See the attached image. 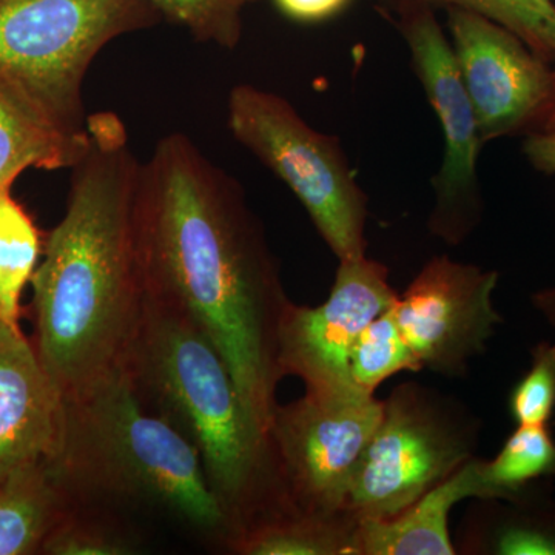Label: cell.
<instances>
[{
	"label": "cell",
	"mask_w": 555,
	"mask_h": 555,
	"mask_svg": "<svg viewBox=\"0 0 555 555\" xmlns=\"http://www.w3.org/2000/svg\"><path fill=\"white\" fill-rule=\"evenodd\" d=\"M134 238L145 297L178 310L228 364L248 418L270 441L278 328L288 299L246 193L184 133L141 163Z\"/></svg>",
	"instance_id": "cell-1"
},
{
	"label": "cell",
	"mask_w": 555,
	"mask_h": 555,
	"mask_svg": "<svg viewBox=\"0 0 555 555\" xmlns=\"http://www.w3.org/2000/svg\"><path fill=\"white\" fill-rule=\"evenodd\" d=\"M87 130L67 210L31 280L38 353L64 403L130 367L144 310L133 218L141 163L116 113L89 115Z\"/></svg>",
	"instance_id": "cell-2"
},
{
	"label": "cell",
	"mask_w": 555,
	"mask_h": 555,
	"mask_svg": "<svg viewBox=\"0 0 555 555\" xmlns=\"http://www.w3.org/2000/svg\"><path fill=\"white\" fill-rule=\"evenodd\" d=\"M131 363L189 427L208 483L225 509L247 503L270 441L248 418L217 347L189 318L144 295Z\"/></svg>",
	"instance_id": "cell-3"
},
{
	"label": "cell",
	"mask_w": 555,
	"mask_h": 555,
	"mask_svg": "<svg viewBox=\"0 0 555 555\" xmlns=\"http://www.w3.org/2000/svg\"><path fill=\"white\" fill-rule=\"evenodd\" d=\"M65 438H75L80 454L113 483L158 500L190 524L218 529L228 520L198 448L142 409L130 367L65 403Z\"/></svg>",
	"instance_id": "cell-4"
},
{
	"label": "cell",
	"mask_w": 555,
	"mask_h": 555,
	"mask_svg": "<svg viewBox=\"0 0 555 555\" xmlns=\"http://www.w3.org/2000/svg\"><path fill=\"white\" fill-rule=\"evenodd\" d=\"M163 20L150 0H0V80L87 133L83 82L108 43Z\"/></svg>",
	"instance_id": "cell-5"
},
{
	"label": "cell",
	"mask_w": 555,
	"mask_h": 555,
	"mask_svg": "<svg viewBox=\"0 0 555 555\" xmlns=\"http://www.w3.org/2000/svg\"><path fill=\"white\" fill-rule=\"evenodd\" d=\"M228 127L294 192L338 261L366 255L367 196L337 137L310 127L280 94L250 83L230 90Z\"/></svg>",
	"instance_id": "cell-6"
},
{
	"label": "cell",
	"mask_w": 555,
	"mask_h": 555,
	"mask_svg": "<svg viewBox=\"0 0 555 555\" xmlns=\"http://www.w3.org/2000/svg\"><path fill=\"white\" fill-rule=\"evenodd\" d=\"M470 459L469 437L422 387H397L350 483L346 513L357 520L406 509Z\"/></svg>",
	"instance_id": "cell-7"
},
{
	"label": "cell",
	"mask_w": 555,
	"mask_h": 555,
	"mask_svg": "<svg viewBox=\"0 0 555 555\" xmlns=\"http://www.w3.org/2000/svg\"><path fill=\"white\" fill-rule=\"evenodd\" d=\"M382 415L383 401L356 386L308 389L294 403L276 408L270 443L305 514H347L353 473Z\"/></svg>",
	"instance_id": "cell-8"
},
{
	"label": "cell",
	"mask_w": 555,
	"mask_h": 555,
	"mask_svg": "<svg viewBox=\"0 0 555 555\" xmlns=\"http://www.w3.org/2000/svg\"><path fill=\"white\" fill-rule=\"evenodd\" d=\"M392 22L411 51L412 68L443 131V160L433 178L436 204L429 230L455 246L477 228L483 210L477 173L483 142L476 113L437 13L416 11Z\"/></svg>",
	"instance_id": "cell-9"
},
{
	"label": "cell",
	"mask_w": 555,
	"mask_h": 555,
	"mask_svg": "<svg viewBox=\"0 0 555 555\" xmlns=\"http://www.w3.org/2000/svg\"><path fill=\"white\" fill-rule=\"evenodd\" d=\"M460 75L476 113L481 142L542 129L555 108L554 69L496 22L448 10Z\"/></svg>",
	"instance_id": "cell-10"
},
{
	"label": "cell",
	"mask_w": 555,
	"mask_h": 555,
	"mask_svg": "<svg viewBox=\"0 0 555 555\" xmlns=\"http://www.w3.org/2000/svg\"><path fill=\"white\" fill-rule=\"evenodd\" d=\"M499 273L436 257L420 270L392 313L423 367L459 377L486 350L503 318L492 295Z\"/></svg>",
	"instance_id": "cell-11"
},
{
	"label": "cell",
	"mask_w": 555,
	"mask_h": 555,
	"mask_svg": "<svg viewBox=\"0 0 555 555\" xmlns=\"http://www.w3.org/2000/svg\"><path fill=\"white\" fill-rule=\"evenodd\" d=\"M398 294L386 266L367 255L339 261L334 286L323 305L288 302L278 328L281 375H297L308 389H343L350 379V353L361 332L392 309Z\"/></svg>",
	"instance_id": "cell-12"
},
{
	"label": "cell",
	"mask_w": 555,
	"mask_h": 555,
	"mask_svg": "<svg viewBox=\"0 0 555 555\" xmlns=\"http://www.w3.org/2000/svg\"><path fill=\"white\" fill-rule=\"evenodd\" d=\"M65 403L20 326L0 318V481L64 449Z\"/></svg>",
	"instance_id": "cell-13"
},
{
	"label": "cell",
	"mask_w": 555,
	"mask_h": 555,
	"mask_svg": "<svg viewBox=\"0 0 555 555\" xmlns=\"http://www.w3.org/2000/svg\"><path fill=\"white\" fill-rule=\"evenodd\" d=\"M480 460L470 456L447 480L389 518L357 520L352 555H452L449 516L466 499L489 500Z\"/></svg>",
	"instance_id": "cell-14"
},
{
	"label": "cell",
	"mask_w": 555,
	"mask_h": 555,
	"mask_svg": "<svg viewBox=\"0 0 555 555\" xmlns=\"http://www.w3.org/2000/svg\"><path fill=\"white\" fill-rule=\"evenodd\" d=\"M86 134H73L10 83L0 80V192L25 170L73 169L89 147Z\"/></svg>",
	"instance_id": "cell-15"
},
{
	"label": "cell",
	"mask_w": 555,
	"mask_h": 555,
	"mask_svg": "<svg viewBox=\"0 0 555 555\" xmlns=\"http://www.w3.org/2000/svg\"><path fill=\"white\" fill-rule=\"evenodd\" d=\"M57 505L47 463L22 467L0 481V555L30 554L42 546Z\"/></svg>",
	"instance_id": "cell-16"
},
{
	"label": "cell",
	"mask_w": 555,
	"mask_h": 555,
	"mask_svg": "<svg viewBox=\"0 0 555 555\" xmlns=\"http://www.w3.org/2000/svg\"><path fill=\"white\" fill-rule=\"evenodd\" d=\"M378 3L390 20L416 11H473L513 31L547 64L555 61L553 0H378Z\"/></svg>",
	"instance_id": "cell-17"
},
{
	"label": "cell",
	"mask_w": 555,
	"mask_h": 555,
	"mask_svg": "<svg viewBox=\"0 0 555 555\" xmlns=\"http://www.w3.org/2000/svg\"><path fill=\"white\" fill-rule=\"evenodd\" d=\"M478 465L491 502H514L532 492L537 481L555 476V438L547 425L517 426L495 459Z\"/></svg>",
	"instance_id": "cell-18"
},
{
	"label": "cell",
	"mask_w": 555,
	"mask_h": 555,
	"mask_svg": "<svg viewBox=\"0 0 555 555\" xmlns=\"http://www.w3.org/2000/svg\"><path fill=\"white\" fill-rule=\"evenodd\" d=\"M39 230L11 195L0 192V318L20 326L21 298L39 266Z\"/></svg>",
	"instance_id": "cell-19"
},
{
	"label": "cell",
	"mask_w": 555,
	"mask_h": 555,
	"mask_svg": "<svg viewBox=\"0 0 555 555\" xmlns=\"http://www.w3.org/2000/svg\"><path fill=\"white\" fill-rule=\"evenodd\" d=\"M357 518L350 514L276 521L254 529L241 543L248 555H352Z\"/></svg>",
	"instance_id": "cell-20"
},
{
	"label": "cell",
	"mask_w": 555,
	"mask_h": 555,
	"mask_svg": "<svg viewBox=\"0 0 555 555\" xmlns=\"http://www.w3.org/2000/svg\"><path fill=\"white\" fill-rule=\"evenodd\" d=\"M500 507L483 537L486 553L555 555V503L540 502L534 492Z\"/></svg>",
	"instance_id": "cell-21"
},
{
	"label": "cell",
	"mask_w": 555,
	"mask_h": 555,
	"mask_svg": "<svg viewBox=\"0 0 555 555\" xmlns=\"http://www.w3.org/2000/svg\"><path fill=\"white\" fill-rule=\"evenodd\" d=\"M422 369L398 327L392 309L375 318L361 332L350 353V379L353 386L367 393H375L383 382L398 372Z\"/></svg>",
	"instance_id": "cell-22"
},
{
	"label": "cell",
	"mask_w": 555,
	"mask_h": 555,
	"mask_svg": "<svg viewBox=\"0 0 555 555\" xmlns=\"http://www.w3.org/2000/svg\"><path fill=\"white\" fill-rule=\"evenodd\" d=\"M160 16L184 28L196 42L233 50L243 38L244 13L259 0H150Z\"/></svg>",
	"instance_id": "cell-23"
},
{
	"label": "cell",
	"mask_w": 555,
	"mask_h": 555,
	"mask_svg": "<svg viewBox=\"0 0 555 555\" xmlns=\"http://www.w3.org/2000/svg\"><path fill=\"white\" fill-rule=\"evenodd\" d=\"M509 412L517 426H545L555 412V345L542 341L532 349L531 367L514 386Z\"/></svg>",
	"instance_id": "cell-24"
},
{
	"label": "cell",
	"mask_w": 555,
	"mask_h": 555,
	"mask_svg": "<svg viewBox=\"0 0 555 555\" xmlns=\"http://www.w3.org/2000/svg\"><path fill=\"white\" fill-rule=\"evenodd\" d=\"M42 550L54 555H119L126 554V547L109 537L82 528L65 526L56 528L46 537Z\"/></svg>",
	"instance_id": "cell-25"
},
{
	"label": "cell",
	"mask_w": 555,
	"mask_h": 555,
	"mask_svg": "<svg viewBox=\"0 0 555 555\" xmlns=\"http://www.w3.org/2000/svg\"><path fill=\"white\" fill-rule=\"evenodd\" d=\"M353 0H273L278 11L298 24H321L345 13Z\"/></svg>",
	"instance_id": "cell-26"
},
{
	"label": "cell",
	"mask_w": 555,
	"mask_h": 555,
	"mask_svg": "<svg viewBox=\"0 0 555 555\" xmlns=\"http://www.w3.org/2000/svg\"><path fill=\"white\" fill-rule=\"evenodd\" d=\"M524 155L537 171L555 177V130L526 134Z\"/></svg>",
	"instance_id": "cell-27"
},
{
	"label": "cell",
	"mask_w": 555,
	"mask_h": 555,
	"mask_svg": "<svg viewBox=\"0 0 555 555\" xmlns=\"http://www.w3.org/2000/svg\"><path fill=\"white\" fill-rule=\"evenodd\" d=\"M532 306L555 327V287L543 288L532 295Z\"/></svg>",
	"instance_id": "cell-28"
},
{
	"label": "cell",
	"mask_w": 555,
	"mask_h": 555,
	"mask_svg": "<svg viewBox=\"0 0 555 555\" xmlns=\"http://www.w3.org/2000/svg\"><path fill=\"white\" fill-rule=\"evenodd\" d=\"M543 131H554L555 130V108L551 112V115L547 116L545 122H543L542 129Z\"/></svg>",
	"instance_id": "cell-29"
},
{
	"label": "cell",
	"mask_w": 555,
	"mask_h": 555,
	"mask_svg": "<svg viewBox=\"0 0 555 555\" xmlns=\"http://www.w3.org/2000/svg\"><path fill=\"white\" fill-rule=\"evenodd\" d=\"M553 69H554V80H555V67ZM550 115H551V113H550Z\"/></svg>",
	"instance_id": "cell-30"
}]
</instances>
